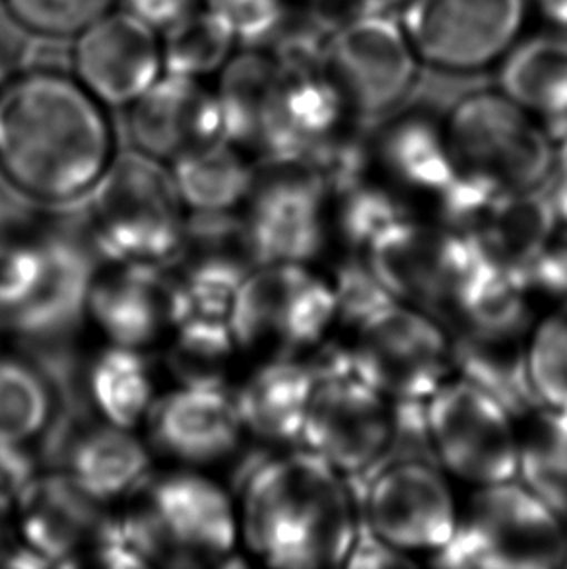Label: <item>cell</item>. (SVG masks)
I'll return each instance as SVG.
<instances>
[{
  "instance_id": "cell-25",
  "label": "cell",
  "mask_w": 567,
  "mask_h": 569,
  "mask_svg": "<svg viewBox=\"0 0 567 569\" xmlns=\"http://www.w3.org/2000/svg\"><path fill=\"white\" fill-rule=\"evenodd\" d=\"M18 508L26 545L51 566L72 562L101 523L98 501L69 475L33 478Z\"/></svg>"
},
{
  "instance_id": "cell-48",
  "label": "cell",
  "mask_w": 567,
  "mask_h": 569,
  "mask_svg": "<svg viewBox=\"0 0 567 569\" xmlns=\"http://www.w3.org/2000/svg\"><path fill=\"white\" fill-rule=\"evenodd\" d=\"M566 568H567V556H566Z\"/></svg>"
},
{
  "instance_id": "cell-37",
  "label": "cell",
  "mask_w": 567,
  "mask_h": 569,
  "mask_svg": "<svg viewBox=\"0 0 567 569\" xmlns=\"http://www.w3.org/2000/svg\"><path fill=\"white\" fill-rule=\"evenodd\" d=\"M527 376L540 405L567 412V298L554 301L533 327Z\"/></svg>"
},
{
  "instance_id": "cell-21",
  "label": "cell",
  "mask_w": 567,
  "mask_h": 569,
  "mask_svg": "<svg viewBox=\"0 0 567 569\" xmlns=\"http://www.w3.org/2000/svg\"><path fill=\"white\" fill-rule=\"evenodd\" d=\"M553 223V202L546 192H515L483 197L459 231L498 277L523 286L545 251Z\"/></svg>"
},
{
  "instance_id": "cell-19",
  "label": "cell",
  "mask_w": 567,
  "mask_h": 569,
  "mask_svg": "<svg viewBox=\"0 0 567 569\" xmlns=\"http://www.w3.org/2000/svg\"><path fill=\"white\" fill-rule=\"evenodd\" d=\"M368 178L391 191L415 216H428L455 183L444 121L402 116L368 144Z\"/></svg>"
},
{
  "instance_id": "cell-45",
  "label": "cell",
  "mask_w": 567,
  "mask_h": 569,
  "mask_svg": "<svg viewBox=\"0 0 567 569\" xmlns=\"http://www.w3.org/2000/svg\"><path fill=\"white\" fill-rule=\"evenodd\" d=\"M554 178H556V187H560L567 191V132L561 139L560 147L556 148V170H554Z\"/></svg>"
},
{
  "instance_id": "cell-44",
  "label": "cell",
  "mask_w": 567,
  "mask_h": 569,
  "mask_svg": "<svg viewBox=\"0 0 567 569\" xmlns=\"http://www.w3.org/2000/svg\"><path fill=\"white\" fill-rule=\"evenodd\" d=\"M537 2L538 8L550 22L567 31V0H537Z\"/></svg>"
},
{
  "instance_id": "cell-38",
  "label": "cell",
  "mask_w": 567,
  "mask_h": 569,
  "mask_svg": "<svg viewBox=\"0 0 567 569\" xmlns=\"http://www.w3.org/2000/svg\"><path fill=\"white\" fill-rule=\"evenodd\" d=\"M119 0H0V10L26 38L72 41Z\"/></svg>"
},
{
  "instance_id": "cell-16",
  "label": "cell",
  "mask_w": 567,
  "mask_h": 569,
  "mask_svg": "<svg viewBox=\"0 0 567 569\" xmlns=\"http://www.w3.org/2000/svg\"><path fill=\"white\" fill-rule=\"evenodd\" d=\"M70 43V72L111 111H125L163 74L160 31L123 7Z\"/></svg>"
},
{
  "instance_id": "cell-18",
  "label": "cell",
  "mask_w": 567,
  "mask_h": 569,
  "mask_svg": "<svg viewBox=\"0 0 567 569\" xmlns=\"http://www.w3.org/2000/svg\"><path fill=\"white\" fill-rule=\"evenodd\" d=\"M125 129L135 150L163 163L226 140L215 84L168 72L125 109Z\"/></svg>"
},
{
  "instance_id": "cell-10",
  "label": "cell",
  "mask_w": 567,
  "mask_h": 569,
  "mask_svg": "<svg viewBox=\"0 0 567 569\" xmlns=\"http://www.w3.org/2000/svg\"><path fill=\"white\" fill-rule=\"evenodd\" d=\"M424 426L447 477L472 488L517 478L519 422L480 385L457 373L447 379L426 400Z\"/></svg>"
},
{
  "instance_id": "cell-26",
  "label": "cell",
  "mask_w": 567,
  "mask_h": 569,
  "mask_svg": "<svg viewBox=\"0 0 567 569\" xmlns=\"http://www.w3.org/2000/svg\"><path fill=\"white\" fill-rule=\"evenodd\" d=\"M171 286L160 267L123 264L113 274L93 280L88 311L119 347L139 348L152 342L161 325L169 323Z\"/></svg>"
},
{
  "instance_id": "cell-30",
  "label": "cell",
  "mask_w": 567,
  "mask_h": 569,
  "mask_svg": "<svg viewBox=\"0 0 567 569\" xmlns=\"http://www.w3.org/2000/svg\"><path fill=\"white\" fill-rule=\"evenodd\" d=\"M169 171L181 202L195 214H228L253 189L255 168L246 162L243 148L230 140L179 156Z\"/></svg>"
},
{
  "instance_id": "cell-7",
  "label": "cell",
  "mask_w": 567,
  "mask_h": 569,
  "mask_svg": "<svg viewBox=\"0 0 567 569\" xmlns=\"http://www.w3.org/2000/svg\"><path fill=\"white\" fill-rule=\"evenodd\" d=\"M348 370L395 405H426L455 376L449 335L418 309L387 300L345 335Z\"/></svg>"
},
{
  "instance_id": "cell-40",
  "label": "cell",
  "mask_w": 567,
  "mask_h": 569,
  "mask_svg": "<svg viewBox=\"0 0 567 569\" xmlns=\"http://www.w3.org/2000/svg\"><path fill=\"white\" fill-rule=\"evenodd\" d=\"M548 197L554 208L553 231L521 288L530 298L540 293L560 301L567 298V191L556 187Z\"/></svg>"
},
{
  "instance_id": "cell-41",
  "label": "cell",
  "mask_w": 567,
  "mask_h": 569,
  "mask_svg": "<svg viewBox=\"0 0 567 569\" xmlns=\"http://www.w3.org/2000/svg\"><path fill=\"white\" fill-rule=\"evenodd\" d=\"M41 269V241L0 239V323L30 296Z\"/></svg>"
},
{
  "instance_id": "cell-46",
  "label": "cell",
  "mask_w": 567,
  "mask_h": 569,
  "mask_svg": "<svg viewBox=\"0 0 567 569\" xmlns=\"http://www.w3.org/2000/svg\"><path fill=\"white\" fill-rule=\"evenodd\" d=\"M361 10H379V12H391L392 8L405 7L408 0H358Z\"/></svg>"
},
{
  "instance_id": "cell-29",
  "label": "cell",
  "mask_w": 567,
  "mask_h": 569,
  "mask_svg": "<svg viewBox=\"0 0 567 569\" xmlns=\"http://www.w3.org/2000/svg\"><path fill=\"white\" fill-rule=\"evenodd\" d=\"M408 216L415 214L407 204L368 176L330 187L322 257L330 261L368 259L376 239Z\"/></svg>"
},
{
  "instance_id": "cell-8",
  "label": "cell",
  "mask_w": 567,
  "mask_h": 569,
  "mask_svg": "<svg viewBox=\"0 0 567 569\" xmlns=\"http://www.w3.org/2000/svg\"><path fill=\"white\" fill-rule=\"evenodd\" d=\"M337 293L306 262H270L249 270L231 309L236 345H269L275 358L315 352L337 331Z\"/></svg>"
},
{
  "instance_id": "cell-13",
  "label": "cell",
  "mask_w": 567,
  "mask_h": 569,
  "mask_svg": "<svg viewBox=\"0 0 567 569\" xmlns=\"http://www.w3.org/2000/svg\"><path fill=\"white\" fill-rule=\"evenodd\" d=\"M459 516L444 470L412 459L387 465L369 482L361 527L416 562H429L451 542Z\"/></svg>"
},
{
  "instance_id": "cell-35",
  "label": "cell",
  "mask_w": 567,
  "mask_h": 569,
  "mask_svg": "<svg viewBox=\"0 0 567 569\" xmlns=\"http://www.w3.org/2000/svg\"><path fill=\"white\" fill-rule=\"evenodd\" d=\"M160 33L163 72L176 77L212 82L239 47L233 31L207 4Z\"/></svg>"
},
{
  "instance_id": "cell-42",
  "label": "cell",
  "mask_w": 567,
  "mask_h": 569,
  "mask_svg": "<svg viewBox=\"0 0 567 569\" xmlns=\"http://www.w3.org/2000/svg\"><path fill=\"white\" fill-rule=\"evenodd\" d=\"M416 563V560L385 545L384 540L377 539L368 529L361 527L360 535L346 558L345 568H410Z\"/></svg>"
},
{
  "instance_id": "cell-12",
  "label": "cell",
  "mask_w": 567,
  "mask_h": 569,
  "mask_svg": "<svg viewBox=\"0 0 567 569\" xmlns=\"http://www.w3.org/2000/svg\"><path fill=\"white\" fill-rule=\"evenodd\" d=\"M325 69L337 82L350 111L385 117L415 88L420 57L400 18L360 10L325 41Z\"/></svg>"
},
{
  "instance_id": "cell-5",
  "label": "cell",
  "mask_w": 567,
  "mask_h": 569,
  "mask_svg": "<svg viewBox=\"0 0 567 569\" xmlns=\"http://www.w3.org/2000/svg\"><path fill=\"white\" fill-rule=\"evenodd\" d=\"M93 247L109 261L163 267L181 253L187 228L171 171L139 150H119L86 197Z\"/></svg>"
},
{
  "instance_id": "cell-39",
  "label": "cell",
  "mask_w": 567,
  "mask_h": 569,
  "mask_svg": "<svg viewBox=\"0 0 567 569\" xmlns=\"http://www.w3.org/2000/svg\"><path fill=\"white\" fill-rule=\"evenodd\" d=\"M239 46H269L290 22L291 0H205Z\"/></svg>"
},
{
  "instance_id": "cell-27",
  "label": "cell",
  "mask_w": 567,
  "mask_h": 569,
  "mask_svg": "<svg viewBox=\"0 0 567 569\" xmlns=\"http://www.w3.org/2000/svg\"><path fill=\"white\" fill-rule=\"evenodd\" d=\"M314 387L309 363L299 358H272L238 395L243 428L278 443L299 441Z\"/></svg>"
},
{
  "instance_id": "cell-6",
  "label": "cell",
  "mask_w": 567,
  "mask_h": 569,
  "mask_svg": "<svg viewBox=\"0 0 567 569\" xmlns=\"http://www.w3.org/2000/svg\"><path fill=\"white\" fill-rule=\"evenodd\" d=\"M567 523L517 478L476 486L460 503L451 542L429 563L444 568H566Z\"/></svg>"
},
{
  "instance_id": "cell-31",
  "label": "cell",
  "mask_w": 567,
  "mask_h": 569,
  "mask_svg": "<svg viewBox=\"0 0 567 569\" xmlns=\"http://www.w3.org/2000/svg\"><path fill=\"white\" fill-rule=\"evenodd\" d=\"M499 90L538 119L567 117V36H537L511 47Z\"/></svg>"
},
{
  "instance_id": "cell-17",
  "label": "cell",
  "mask_w": 567,
  "mask_h": 569,
  "mask_svg": "<svg viewBox=\"0 0 567 569\" xmlns=\"http://www.w3.org/2000/svg\"><path fill=\"white\" fill-rule=\"evenodd\" d=\"M345 96L325 62L282 64L265 101L255 150L261 158H309L342 131Z\"/></svg>"
},
{
  "instance_id": "cell-2",
  "label": "cell",
  "mask_w": 567,
  "mask_h": 569,
  "mask_svg": "<svg viewBox=\"0 0 567 569\" xmlns=\"http://www.w3.org/2000/svg\"><path fill=\"white\" fill-rule=\"evenodd\" d=\"M241 529L270 568H345L361 511L348 477L304 447L247 472Z\"/></svg>"
},
{
  "instance_id": "cell-22",
  "label": "cell",
  "mask_w": 567,
  "mask_h": 569,
  "mask_svg": "<svg viewBox=\"0 0 567 569\" xmlns=\"http://www.w3.org/2000/svg\"><path fill=\"white\" fill-rule=\"evenodd\" d=\"M153 438L183 461L208 462L230 453L243 430L238 397L212 376H197L169 392L152 415Z\"/></svg>"
},
{
  "instance_id": "cell-32",
  "label": "cell",
  "mask_w": 567,
  "mask_h": 569,
  "mask_svg": "<svg viewBox=\"0 0 567 569\" xmlns=\"http://www.w3.org/2000/svg\"><path fill=\"white\" fill-rule=\"evenodd\" d=\"M148 453L139 439L119 426L98 428L74 441L69 451V475L96 501L131 492L148 472Z\"/></svg>"
},
{
  "instance_id": "cell-20",
  "label": "cell",
  "mask_w": 567,
  "mask_h": 569,
  "mask_svg": "<svg viewBox=\"0 0 567 569\" xmlns=\"http://www.w3.org/2000/svg\"><path fill=\"white\" fill-rule=\"evenodd\" d=\"M96 280L92 249L72 231L41 239V269L30 296L2 321L36 342L67 337L86 311Z\"/></svg>"
},
{
  "instance_id": "cell-9",
  "label": "cell",
  "mask_w": 567,
  "mask_h": 569,
  "mask_svg": "<svg viewBox=\"0 0 567 569\" xmlns=\"http://www.w3.org/2000/svg\"><path fill=\"white\" fill-rule=\"evenodd\" d=\"M537 319L529 293L498 278L470 308L445 325L455 373L498 397L517 422L540 405L527 376V350Z\"/></svg>"
},
{
  "instance_id": "cell-14",
  "label": "cell",
  "mask_w": 567,
  "mask_h": 569,
  "mask_svg": "<svg viewBox=\"0 0 567 569\" xmlns=\"http://www.w3.org/2000/svg\"><path fill=\"white\" fill-rule=\"evenodd\" d=\"M525 0H408L400 22L424 64L476 72L504 59L521 33Z\"/></svg>"
},
{
  "instance_id": "cell-23",
  "label": "cell",
  "mask_w": 567,
  "mask_h": 569,
  "mask_svg": "<svg viewBox=\"0 0 567 569\" xmlns=\"http://www.w3.org/2000/svg\"><path fill=\"white\" fill-rule=\"evenodd\" d=\"M148 516L177 556L222 558L238 539V517L215 482L197 475L166 478L150 490Z\"/></svg>"
},
{
  "instance_id": "cell-28",
  "label": "cell",
  "mask_w": 567,
  "mask_h": 569,
  "mask_svg": "<svg viewBox=\"0 0 567 569\" xmlns=\"http://www.w3.org/2000/svg\"><path fill=\"white\" fill-rule=\"evenodd\" d=\"M53 362H30L18 356H0V443L26 447L51 433L49 449L64 436L57 416L61 373Z\"/></svg>"
},
{
  "instance_id": "cell-11",
  "label": "cell",
  "mask_w": 567,
  "mask_h": 569,
  "mask_svg": "<svg viewBox=\"0 0 567 569\" xmlns=\"http://www.w3.org/2000/svg\"><path fill=\"white\" fill-rule=\"evenodd\" d=\"M329 192V181L311 158H261L243 220L251 261L257 267L319 261L327 247Z\"/></svg>"
},
{
  "instance_id": "cell-3",
  "label": "cell",
  "mask_w": 567,
  "mask_h": 569,
  "mask_svg": "<svg viewBox=\"0 0 567 569\" xmlns=\"http://www.w3.org/2000/svg\"><path fill=\"white\" fill-rule=\"evenodd\" d=\"M452 173L486 197L543 191L554 178L556 147L538 117L506 93L476 92L444 119Z\"/></svg>"
},
{
  "instance_id": "cell-36",
  "label": "cell",
  "mask_w": 567,
  "mask_h": 569,
  "mask_svg": "<svg viewBox=\"0 0 567 569\" xmlns=\"http://www.w3.org/2000/svg\"><path fill=\"white\" fill-rule=\"evenodd\" d=\"M90 389L101 415L125 430L137 426L150 410L152 381L137 348L116 345L106 350L93 363Z\"/></svg>"
},
{
  "instance_id": "cell-43",
  "label": "cell",
  "mask_w": 567,
  "mask_h": 569,
  "mask_svg": "<svg viewBox=\"0 0 567 569\" xmlns=\"http://www.w3.org/2000/svg\"><path fill=\"white\" fill-rule=\"evenodd\" d=\"M202 4L205 0H119V7L129 10L131 14L150 23L158 31L179 22Z\"/></svg>"
},
{
  "instance_id": "cell-24",
  "label": "cell",
  "mask_w": 567,
  "mask_h": 569,
  "mask_svg": "<svg viewBox=\"0 0 567 569\" xmlns=\"http://www.w3.org/2000/svg\"><path fill=\"white\" fill-rule=\"evenodd\" d=\"M249 274L241 261L210 257L197 262L181 284L171 286L169 325L183 355L216 360L236 347L231 309L239 286Z\"/></svg>"
},
{
  "instance_id": "cell-47",
  "label": "cell",
  "mask_w": 567,
  "mask_h": 569,
  "mask_svg": "<svg viewBox=\"0 0 567 569\" xmlns=\"http://www.w3.org/2000/svg\"><path fill=\"white\" fill-rule=\"evenodd\" d=\"M2 218H4V216H0V220H2Z\"/></svg>"
},
{
  "instance_id": "cell-15",
  "label": "cell",
  "mask_w": 567,
  "mask_h": 569,
  "mask_svg": "<svg viewBox=\"0 0 567 569\" xmlns=\"http://www.w3.org/2000/svg\"><path fill=\"white\" fill-rule=\"evenodd\" d=\"M395 407L352 373L315 378L299 441L345 477H358L389 453Z\"/></svg>"
},
{
  "instance_id": "cell-34",
  "label": "cell",
  "mask_w": 567,
  "mask_h": 569,
  "mask_svg": "<svg viewBox=\"0 0 567 569\" xmlns=\"http://www.w3.org/2000/svg\"><path fill=\"white\" fill-rule=\"evenodd\" d=\"M517 478L567 523V412L538 405L519 420Z\"/></svg>"
},
{
  "instance_id": "cell-4",
  "label": "cell",
  "mask_w": 567,
  "mask_h": 569,
  "mask_svg": "<svg viewBox=\"0 0 567 569\" xmlns=\"http://www.w3.org/2000/svg\"><path fill=\"white\" fill-rule=\"evenodd\" d=\"M368 261L391 300L444 327L501 278L459 230L428 216L389 226L369 249Z\"/></svg>"
},
{
  "instance_id": "cell-1",
  "label": "cell",
  "mask_w": 567,
  "mask_h": 569,
  "mask_svg": "<svg viewBox=\"0 0 567 569\" xmlns=\"http://www.w3.org/2000/svg\"><path fill=\"white\" fill-rule=\"evenodd\" d=\"M119 152L111 109L70 69L20 67L0 80V179L26 200H86Z\"/></svg>"
},
{
  "instance_id": "cell-33",
  "label": "cell",
  "mask_w": 567,
  "mask_h": 569,
  "mask_svg": "<svg viewBox=\"0 0 567 569\" xmlns=\"http://www.w3.org/2000/svg\"><path fill=\"white\" fill-rule=\"evenodd\" d=\"M280 74L277 54L265 46H239L212 80L222 109L223 137L253 148L265 101Z\"/></svg>"
}]
</instances>
